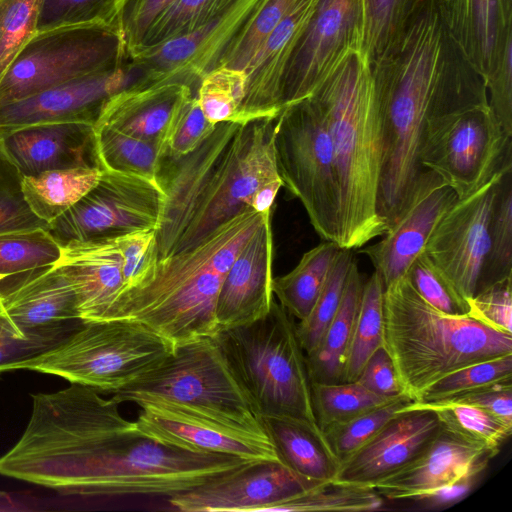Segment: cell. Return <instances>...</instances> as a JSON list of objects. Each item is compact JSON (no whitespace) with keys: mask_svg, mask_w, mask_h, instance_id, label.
<instances>
[{"mask_svg":"<svg viewBox=\"0 0 512 512\" xmlns=\"http://www.w3.org/2000/svg\"><path fill=\"white\" fill-rule=\"evenodd\" d=\"M271 216L242 247L223 279L216 303L218 332L253 323L273 303Z\"/></svg>","mask_w":512,"mask_h":512,"instance_id":"603a6c76","label":"cell"},{"mask_svg":"<svg viewBox=\"0 0 512 512\" xmlns=\"http://www.w3.org/2000/svg\"><path fill=\"white\" fill-rule=\"evenodd\" d=\"M204 115L196 94L177 111L167 129L164 144L165 156L178 159L198 148L215 129Z\"/></svg>","mask_w":512,"mask_h":512,"instance_id":"f907efd6","label":"cell"},{"mask_svg":"<svg viewBox=\"0 0 512 512\" xmlns=\"http://www.w3.org/2000/svg\"><path fill=\"white\" fill-rule=\"evenodd\" d=\"M40 0H0V79L37 31Z\"/></svg>","mask_w":512,"mask_h":512,"instance_id":"c3c4849f","label":"cell"},{"mask_svg":"<svg viewBox=\"0 0 512 512\" xmlns=\"http://www.w3.org/2000/svg\"><path fill=\"white\" fill-rule=\"evenodd\" d=\"M497 454L441 426L418 458L372 488L390 500L422 501L443 487L475 479Z\"/></svg>","mask_w":512,"mask_h":512,"instance_id":"44dd1931","label":"cell"},{"mask_svg":"<svg viewBox=\"0 0 512 512\" xmlns=\"http://www.w3.org/2000/svg\"><path fill=\"white\" fill-rule=\"evenodd\" d=\"M475 479L461 481L446 487H443L422 500L431 506H447L461 500L471 489Z\"/></svg>","mask_w":512,"mask_h":512,"instance_id":"94428289","label":"cell"},{"mask_svg":"<svg viewBox=\"0 0 512 512\" xmlns=\"http://www.w3.org/2000/svg\"><path fill=\"white\" fill-rule=\"evenodd\" d=\"M363 32V0H317L284 62L279 111L309 96L348 53L361 51Z\"/></svg>","mask_w":512,"mask_h":512,"instance_id":"4fadbf2b","label":"cell"},{"mask_svg":"<svg viewBox=\"0 0 512 512\" xmlns=\"http://www.w3.org/2000/svg\"><path fill=\"white\" fill-rule=\"evenodd\" d=\"M405 276L418 295L438 311L451 316L468 315L467 301L454 290L424 252L416 257Z\"/></svg>","mask_w":512,"mask_h":512,"instance_id":"681fc988","label":"cell"},{"mask_svg":"<svg viewBox=\"0 0 512 512\" xmlns=\"http://www.w3.org/2000/svg\"><path fill=\"white\" fill-rule=\"evenodd\" d=\"M14 502L10 495L0 490V511L15 510Z\"/></svg>","mask_w":512,"mask_h":512,"instance_id":"6125c7cd","label":"cell"},{"mask_svg":"<svg viewBox=\"0 0 512 512\" xmlns=\"http://www.w3.org/2000/svg\"><path fill=\"white\" fill-rule=\"evenodd\" d=\"M141 79L130 61L114 71L69 81L0 107V132L25 126L94 123L104 102Z\"/></svg>","mask_w":512,"mask_h":512,"instance_id":"ffe728a7","label":"cell"},{"mask_svg":"<svg viewBox=\"0 0 512 512\" xmlns=\"http://www.w3.org/2000/svg\"><path fill=\"white\" fill-rule=\"evenodd\" d=\"M119 238L123 255L122 289H125L138 283L159 258L155 230L132 232Z\"/></svg>","mask_w":512,"mask_h":512,"instance_id":"9f6ffc18","label":"cell"},{"mask_svg":"<svg viewBox=\"0 0 512 512\" xmlns=\"http://www.w3.org/2000/svg\"><path fill=\"white\" fill-rule=\"evenodd\" d=\"M363 279L354 260L346 281L341 304L325 330L318 345L305 354L311 383H340L343 381L346 355L357 316Z\"/></svg>","mask_w":512,"mask_h":512,"instance_id":"f546056e","label":"cell"},{"mask_svg":"<svg viewBox=\"0 0 512 512\" xmlns=\"http://www.w3.org/2000/svg\"><path fill=\"white\" fill-rule=\"evenodd\" d=\"M309 96L333 148L340 201L337 245L360 249L388 229L377 208L382 145L369 63L360 51H351Z\"/></svg>","mask_w":512,"mask_h":512,"instance_id":"5b68a950","label":"cell"},{"mask_svg":"<svg viewBox=\"0 0 512 512\" xmlns=\"http://www.w3.org/2000/svg\"><path fill=\"white\" fill-rule=\"evenodd\" d=\"M277 170L324 241L338 243L339 187L325 121L310 96L285 106L274 125Z\"/></svg>","mask_w":512,"mask_h":512,"instance_id":"8fae6325","label":"cell"},{"mask_svg":"<svg viewBox=\"0 0 512 512\" xmlns=\"http://www.w3.org/2000/svg\"><path fill=\"white\" fill-rule=\"evenodd\" d=\"M60 257V243L48 228L0 233V278L52 265Z\"/></svg>","mask_w":512,"mask_h":512,"instance_id":"ab89813d","label":"cell"},{"mask_svg":"<svg viewBox=\"0 0 512 512\" xmlns=\"http://www.w3.org/2000/svg\"><path fill=\"white\" fill-rule=\"evenodd\" d=\"M384 290L383 280L377 271L363 284L342 382H354L373 352L384 346Z\"/></svg>","mask_w":512,"mask_h":512,"instance_id":"e575fe53","label":"cell"},{"mask_svg":"<svg viewBox=\"0 0 512 512\" xmlns=\"http://www.w3.org/2000/svg\"><path fill=\"white\" fill-rule=\"evenodd\" d=\"M354 260L352 250L341 248L313 308L306 318L296 324L298 339L305 354L318 345L337 313Z\"/></svg>","mask_w":512,"mask_h":512,"instance_id":"b9f144b4","label":"cell"},{"mask_svg":"<svg viewBox=\"0 0 512 512\" xmlns=\"http://www.w3.org/2000/svg\"><path fill=\"white\" fill-rule=\"evenodd\" d=\"M383 498L373 488L330 480L276 504L269 512L373 511Z\"/></svg>","mask_w":512,"mask_h":512,"instance_id":"74e56055","label":"cell"},{"mask_svg":"<svg viewBox=\"0 0 512 512\" xmlns=\"http://www.w3.org/2000/svg\"><path fill=\"white\" fill-rule=\"evenodd\" d=\"M22 176L0 151V233L45 227L28 206L21 189Z\"/></svg>","mask_w":512,"mask_h":512,"instance_id":"816d5d0a","label":"cell"},{"mask_svg":"<svg viewBox=\"0 0 512 512\" xmlns=\"http://www.w3.org/2000/svg\"><path fill=\"white\" fill-rule=\"evenodd\" d=\"M488 104L505 133L512 137V43L496 71L485 81Z\"/></svg>","mask_w":512,"mask_h":512,"instance_id":"6f0895ef","label":"cell"},{"mask_svg":"<svg viewBox=\"0 0 512 512\" xmlns=\"http://www.w3.org/2000/svg\"><path fill=\"white\" fill-rule=\"evenodd\" d=\"M422 0H363L361 54L373 63L401 31Z\"/></svg>","mask_w":512,"mask_h":512,"instance_id":"7bdbcfd3","label":"cell"},{"mask_svg":"<svg viewBox=\"0 0 512 512\" xmlns=\"http://www.w3.org/2000/svg\"><path fill=\"white\" fill-rule=\"evenodd\" d=\"M438 402L463 403L478 407L512 428V383L497 385Z\"/></svg>","mask_w":512,"mask_h":512,"instance_id":"91938a15","label":"cell"},{"mask_svg":"<svg viewBox=\"0 0 512 512\" xmlns=\"http://www.w3.org/2000/svg\"><path fill=\"white\" fill-rule=\"evenodd\" d=\"M249 462L146 437L112 398L69 388L34 401L22 436L1 457L0 470L64 495L171 497Z\"/></svg>","mask_w":512,"mask_h":512,"instance_id":"6da1fadb","label":"cell"},{"mask_svg":"<svg viewBox=\"0 0 512 512\" xmlns=\"http://www.w3.org/2000/svg\"><path fill=\"white\" fill-rule=\"evenodd\" d=\"M21 275L0 297L6 315L22 333L72 332L79 326L81 322L70 324L80 320L75 292L55 263Z\"/></svg>","mask_w":512,"mask_h":512,"instance_id":"d4e9b609","label":"cell"},{"mask_svg":"<svg viewBox=\"0 0 512 512\" xmlns=\"http://www.w3.org/2000/svg\"><path fill=\"white\" fill-rule=\"evenodd\" d=\"M508 383H512V353L454 370L425 388L413 402L435 403Z\"/></svg>","mask_w":512,"mask_h":512,"instance_id":"f35d334b","label":"cell"},{"mask_svg":"<svg viewBox=\"0 0 512 512\" xmlns=\"http://www.w3.org/2000/svg\"><path fill=\"white\" fill-rule=\"evenodd\" d=\"M0 280H2V279L0 278Z\"/></svg>","mask_w":512,"mask_h":512,"instance_id":"e7e4bbea","label":"cell"},{"mask_svg":"<svg viewBox=\"0 0 512 512\" xmlns=\"http://www.w3.org/2000/svg\"><path fill=\"white\" fill-rule=\"evenodd\" d=\"M410 402L412 400L407 396H401L388 404L322 430L340 464L375 436Z\"/></svg>","mask_w":512,"mask_h":512,"instance_id":"f6af8a7d","label":"cell"},{"mask_svg":"<svg viewBox=\"0 0 512 512\" xmlns=\"http://www.w3.org/2000/svg\"><path fill=\"white\" fill-rule=\"evenodd\" d=\"M121 0H40L37 31L78 24H115Z\"/></svg>","mask_w":512,"mask_h":512,"instance_id":"7dc6e473","label":"cell"},{"mask_svg":"<svg viewBox=\"0 0 512 512\" xmlns=\"http://www.w3.org/2000/svg\"><path fill=\"white\" fill-rule=\"evenodd\" d=\"M92 131L95 163L100 169L141 176L160 185L166 154L163 144L105 125L93 124Z\"/></svg>","mask_w":512,"mask_h":512,"instance_id":"d6a6232c","label":"cell"},{"mask_svg":"<svg viewBox=\"0 0 512 512\" xmlns=\"http://www.w3.org/2000/svg\"><path fill=\"white\" fill-rule=\"evenodd\" d=\"M0 316H6L4 307L2 305L1 297H0Z\"/></svg>","mask_w":512,"mask_h":512,"instance_id":"be15d7a7","label":"cell"},{"mask_svg":"<svg viewBox=\"0 0 512 512\" xmlns=\"http://www.w3.org/2000/svg\"><path fill=\"white\" fill-rule=\"evenodd\" d=\"M340 250L336 243L324 241L305 252L290 272L273 278V294L292 317L301 321L308 316Z\"/></svg>","mask_w":512,"mask_h":512,"instance_id":"836d02e7","label":"cell"},{"mask_svg":"<svg viewBox=\"0 0 512 512\" xmlns=\"http://www.w3.org/2000/svg\"><path fill=\"white\" fill-rule=\"evenodd\" d=\"M509 156L511 137L485 101L430 116L421 139L419 162L461 198L488 181Z\"/></svg>","mask_w":512,"mask_h":512,"instance_id":"7c38bea8","label":"cell"},{"mask_svg":"<svg viewBox=\"0 0 512 512\" xmlns=\"http://www.w3.org/2000/svg\"><path fill=\"white\" fill-rule=\"evenodd\" d=\"M174 0H121L115 18L128 58L136 55L154 20Z\"/></svg>","mask_w":512,"mask_h":512,"instance_id":"11a10c76","label":"cell"},{"mask_svg":"<svg viewBox=\"0 0 512 512\" xmlns=\"http://www.w3.org/2000/svg\"><path fill=\"white\" fill-rule=\"evenodd\" d=\"M300 1L260 0L250 16L210 58L202 77L218 68L246 73L266 38Z\"/></svg>","mask_w":512,"mask_h":512,"instance_id":"1f68e13d","label":"cell"},{"mask_svg":"<svg viewBox=\"0 0 512 512\" xmlns=\"http://www.w3.org/2000/svg\"><path fill=\"white\" fill-rule=\"evenodd\" d=\"M512 166L509 156L478 189L457 198L424 248L434 266L464 299L477 292L489 252V227L498 186Z\"/></svg>","mask_w":512,"mask_h":512,"instance_id":"9a60e30c","label":"cell"},{"mask_svg":"<svg viewBox=\"0 0 512 512\" xmlns=\"http://www.w3.org/2000/svg\"><path fill=\"white\" fill-rule=\"evenodd\" d=\"M55 264L75 292L81 321L97 320L124 286L119 236L61 243Z\"/></svg>","mask_w":512,"mask_h":512,"instance_id":"4316f807","label":"cell"},{"mask_svg":"<svg viewBox=\"0 0 512 512\" xmlns=\"http://www.w3.org/2000/svg\"><path fill=\"white\" fill-rule=\"evenodd\" d=\"M71 332L24 334L6 316H0V374L8 365L26 360L60 343Z\"/></svg>","mask_w":512,"mask_h":512,"instance_id":"db71d44e","label":"cell"},{"mask_svg":"<svg viewBox=\"0 0 512 512\" xmlns=\"http://www.w3.org/2000/svg\"><path fill=\"white\" fill-rule=\"evenodd\" d=\"M260 0H230L202 25L129 61L141 75V84L180 81L195 91L204 67L250 16Z\"/></svg>","mask_w":512,"mask_h":512,"instance_id":"d6986e66","label":"cell"},{"mask_svg":"<svg viewBox=\"0 0 512 512\" xmlns=\"http://www.w3.org/2000/svg\"><path fill=\"white\" fill-rule=\"evenodd\" d=\"M355 382L383 397L406 396L398 380L394 363L384 346L373 352Z\"/></svg>","mask_w":512,"mask_h":512,"instance_id":"680465c9","label":"cell"},{"mask_svg":"<svg viewBox=\"0 0 512 512\" xmlns=\"http://www.w3.org/2000/svg\"><path fill=\"white\" fill-rule=\"evenodd\" d=\"M101 175L95 165L49 170L22 176L21 189L33 213L49 225L94 188Z\"/></svg>","mask_w":512,"mask_h":512,"instance_id":"4dcf8cb0","label":"cell"},{"mask_svg":"<svg viewBox=\"0 0 512 512\" xmlns=\"http://www.w3.org/2000/svg\"><path fill=\"white\" fill-rule=\"evenodd\" d=\"M271 216L247 209L187 250L158 259L135 285L122 289L97 320H126L172 349L218 333L220 287L238 253ZM94 320V321H97Z\"/></svg>","mask_w":512,"mask_h":512,"instance_id":"277c9868","label":"cell"},{"mask_svg":"<svg viewBox=\"0 0 512 512\" xmlns=\"http://www.w3.org/2000/svg\"><path fill=\"white\" fill-rule=\"evenodd\" d=\"M246 73L227 68L204 75L196 97L206 118L214 125L234 121L245 92Z\"/></svg>","mask_w":512,"mask_h":512,"instance_id":"bcb514c9","label":"cell"},{"mask_svg":"<svg viewBox=\"0 0 512 512\" xmlns=\"http://www.w3.org/2000/svg\"><path fill=\"white\" fill-rule=\"evenodd\" d=\"M214 337L261 418L317 423L296 323L279 303L261 319Z\"/></svg>","mask_w":512,"mask_h":512,"instance_id":"52a82bcc","label":"cell"},{"mask_svg":"<svg viewBox=\"0 0 512 512\" xmlns=\"http://www.w3.org/2000/svg\"><path fill=\"white\" fill-rule=\"evenodd\" d=\"M381 130L377 208L388 226L404 208L419 173L421 139L434 113L488 101L483 78L453 40L438 0H422L370 64Z\"/></svg>","mask_w":512,"mask_h":512,"instance_id":"7a4b0ae2","label":"cell"},{"mask_svg":"<svg viewBox=\"0 0 512 512\" xmlns=\"http://www.w3.org/2000/svg\"><path fill=\"white\" fill-rule=\"evenodd\" d=\"M453 40L484 82L512 43V0H438Z\"/></svg>","mask_w":512,"mask_h":512,"instance_id":"484cf974","label":"cell"},{"mask_svg":"<svg viewBox=\"0 0 512 512\" xmlns=\"http://www.w3.org/2000/svg\"><path fill=\"white\" fill-rule=\"evenodd\" d=\"M281 462L309 480H334L340 461L317 423L289 418H262Z\"/></svg>","mask_w":512,"mask_h":512,"instance_id":"f1b7e54d","label":"cell"},{"mask_svg":"<svg viewBox=\"0 0 512 512\" xmlns=\"http://www.w3.org/2000/svg\"><path fill=\"white\" fill-rule=\"evenodd\" d=\"M275 119L216 124L193 152L162 164L163 207L155 229L158 258L187 250L252 209L257 190L282 181L274 151Z\"/></svg>","mask_w":512,"mask_h":512,"instance_id":"3957f363","label":"cell"},{"mask_svg":"<svg viewBox=\"0 0 512 512\" xmlns=\"http://www.w3.org/2000/svg\"><path fill=\"white\" fill-rule=\"evenodd\" d=\"M93 123L35 124L0 132V151L21 176L96 165Z\"/></svg>","mask_w":512,"mask_h":512,"instance_id":"cb8c5ba5","label":"cell"},{"mask_svg":"<svg viewBox=\"0 0 512 512\" xmlns=\"http://www.w3.org/2000/svg\"><path fill=\"white\" fill-rule=\"evenodd\" d=\"M101 170L97 185L48 225L60 244L156 229L164 201L161 186L141 176Z\"/></svg>","mask_w":512,"mask_h":512,"instance_id":"5bb4252c","label":"cell"},{"mask_svg":"<svg viewBox=\"0 0 512 512\" xmlns=\"http://www.w3.org/2000/svg\"><path fill=\"white\" fill-rule=\"evenodd\" d=\"M322 482L304 478L282 462L258 460L168 498L183 512H269Z\"/></svg>","mask_w":512,"mask_h":512,"instance_id":"2e32d148","label":"cell"},{"mask_svg":"<svg viewBox=\"0 0 512 512\" xmlns=\"http://www.w3.org/2000/svg\"><path fill=\"white\" fill-rule=\"evenodd\" d=\"M457 195L436 173L423 169L397 219L383 238L361 252L369 257L384 283L403 278Z\"/></svg>","mask_w":512,"mask_h":512,"instance_id":"ac0fdd59","label":"cell"},{"mask_svg":"<svg viewBox=\"0 0 512 512\" xmlns=\"http://www.w3.org/2000/svg\"><path fill=\"white\" fill-rule=\"evenodd\" d=\"M467 303L468 316L492 330L512 335V276L480 288Z\"/></svg>","mask_w":512,"mask_h":512,"instance_id":"f5cc1de1","label":"cell"},{"mask_svg":"<svg viewBox=\"0 0 512 512\" xmlns=\"http://www.w3.org/2000/svg\"><path fill=\"white\" fill-rule=\"evenodd\" d=\"M172 350L167 341L133 322L81 321L60 343L8 365L6 372L51 374L113 395L157 366Z\"/></svg>","mask_w":512,"mask_h":512,"instance_id":"9c48e42d","label":"cell"},{"mask_svg":"<svg viewBox=\"0 0 512 512\" xmlns=\"http://www.w3.org/2000/svg\"><path fill=\"white\" fill-rule=\"evenodd\" d=\"M196 91L180 81L133 84L111 95L93 124L164 144L169 124L179 108Z\"/></svg>","mask_w":512,"mask_h":512,"instance_id":"83f0119b","label":"cell"},{"mask_svg":"<svg viewBox=\"0 0 512 512\" xmlns=\"http://www.w3.org/2000/svg\"><path fill=\"white\" fill-rule=\"evenodd\" d=\"M128 60L116 24L36 31L0 79V107L69 81L117 70Z\"/></svg>","mask_w":512,"mask_h":512,"instance_id":"30bf717a","label":"cell"},{"mask_svg":"<svg viewBox=\"0 0 512 512\" xmlns=\"http://www.w3.org/2000/svg\"><path fill=\"white\" fill-rule=\"evenodd\" d=\"M489 244L478 290L493 281L512 276V166L504 171L498 186L489 227Z\"/></svg>","mask_w":512,"mask_h":512,"instance_id":"60d3db41","label":"cell"},{"mask_svg":"<svg viewBox=\"0 0 512 512\" xmlns=\"http://www.w3.org/2000/svg\"><path fill=\"white\" fill-rule=\"evenodd\" d=\"M411 409L434 411L442 428L497 453L512 432V428H508L486 411L468 404L450 402L421 404L412 401L398 413Z\"/></svg>","mask_w":512,"mask_h":512,"instance_id":"d590c367","label":"cell"},{"mask_svg":"<svg viewBox=\"0 0 512 512\" xmlns=\"http://www.w3.org/2000/svg\"><path fill=\"white\" fill-rule=\"evenodd\" d=\"M396 398L375 394L355 381L311 383L312 409L321 430L346 422Z\"/></svg>","mask_w":512,"mask_h":512,"instance_id":"8d00e7d4","label":"cell"},{"mask_svg":"<svg viewBox=\"0 0 512 512\" xmlns=\"http://www.w3.org/2000/svg\"><path fill=\"white\" fill-rule=\"evenodd\" d=\"M112 398L119 404L167 402L234 428L267 434L214 336L175 347Z\"/></svg>","mask_w":512,"mask_h":512,"instance_id":"ba28073f","label":"cell"},{"mask_svg":"<svg viewBox=\"0 0 512 512\" xmlns=\"http://www.w3.org/2000/svg\"><path fill=\"white\" fill-rule=\"evenodd\" d=\"M383 315L384 347L403 393L412 401L454 370L512 353V335L468 315L438 311L418 295L406 276L385 287Z\"/></svg>","mask_w":512,"mask_h":512,"instance_id":"8992f818","label":"cell"},{"mask_svg":"<svg viewBox=\"0 0 512 512\" xmlns=\"http://www.w3.org/2000/svg\"><path fill=\"white\" fill-rule=\"evenodd\" d=\"M229 1L174 0L151 24L136 55L191 32Z\"/></svg>","mask_w":512,"mask_h":512,"instance_id":"ee69618b","label":"cell"},{"mask_svg":"<svg viewBox=\"0 0 512 512\" xmlns=\"http://www.w3.org/2000/svg\"><path fill=\"white\" fill-rule=\"evenodd\" d=\"M135 421L142 435L185 450L281 462L268 434L234 428L162 401L140 403Z\"/></svg>","mask_w":512,"mask_h":512,"instance_id":"e0dca14e","label":"cell"},{"mask_svg":"<svg viewBox=\"0 0 512 512\" xmlns=\"http://www.w3.org/2000/svg\"><path fill=\"white\" fill-rule=\"evenodd\" d=\"M440 430V421L432 410L411 409L398 413L341 462L334 480L372 488L418 458Z\"/></svg>","mask_w":512,"mask_h":512,"instance_id":"7402d4cb","label":"cell"}]
</instances>
